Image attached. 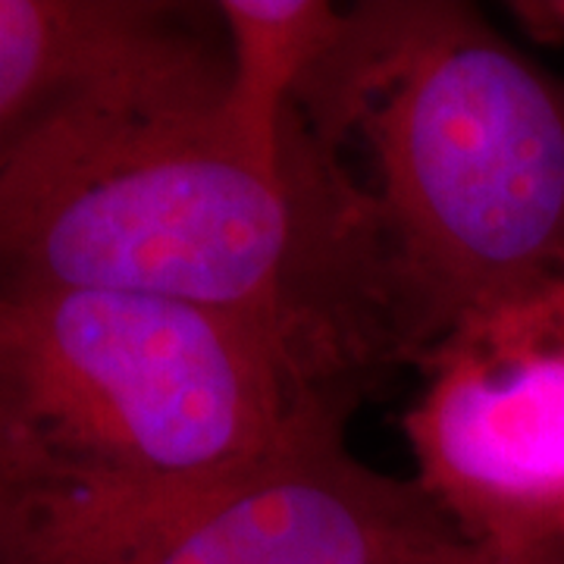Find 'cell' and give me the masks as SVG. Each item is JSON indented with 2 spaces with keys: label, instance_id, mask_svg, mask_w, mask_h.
Listing matches in <instances>:
<instances>
[{
  "label": "cell",
  "instance_id": "obj_1",
  "mask_svg": "<svg viewBox=\"0 0 564 564\" xmlns=\"http://www.w3.org/2000/svg\"><path fill=\"white\" fill-rule=\"evenodd\" d=\"M226 44L110 82L0 161V285L132 292L248 323L329 389L399 361L370 204L311 132L282 170L217 122Z\"/></svg>",
  "mask_w": 564,
  "mask_h": 564
},
{
  "label": "cell",
  "instance_id": "obj_2",
  "mask_svg": "<svg viewBox=\"0 0 564 564\" xmlns=\"http://www.w3.org/2000/svg\"><path fill=\"white\" fill-rule=\"evenodd\" d=\"M326 151L361 132L386 307L417 364L458 314L564 261V82L467 3H361L299 95ZM295 104V107H299Z\"/></svg>",
  "mask_w": 564,
  "mask_h": 564
},
{
  "label": "cell",
  "instance_id": "obj_3",
  "mask_svg": "<svg viewBox=\"0 0 564 564\" xmlns=\"http://www.w3.org/2000/svg\"><path fill=\"white\" fill-rule=\"evenodd\" d=\"M348 395L192 304L0 285V508L151 502L236 480Z\"/></svg>",
  "mask_w": 564,
  "mask_h": 564
},
{
  "label": "cell",
  "instance_id": "obj_4",
  "mask_svg": "<svg viewBox=\"0 0 564 564\" xmlns=\"http://www.w3.org/2000/svg\"><path fill=\"white\" fill-rule=\"evenodd\" d=\"M462 543L329 421L236 480L151 502L0 508V564H423Z\"/></svg>",
  "mask_w": 564,
  "mask_h": 564
},
{
  "label": "cell",
  "instance_id": "obj_5",
  "mask_svg": "<svg viewBox=\"0 0 564 564\" xmlns=\"http://www.w3.org/2000/svg\"><path fill=\"white\" fill-rule=\"evenodd\" d=\"M414 484L452 530L564 552V261L496 289L417 358Z\"/></svg>",
  "mask_w": 564,
  "mask_h": 564
},
{
  "label": "cell",
  "instance_id": "obj_6",
  "mask_svg": "<svg viewBox=\"0 0 564 564\" xmlns=\"http://www.w3.org/2000/svg\"><path fill=\"white\" fill-rule=\"evenodd\" d=\"M210 17L151 0H0V161L85 95L220 44Z\"/></svg>",
  "mask_w": 564,
  "mask_h": 564
},
{
  "label": "cell",
  "instance_id": "obj_7",
  "mask_svg": "<svg viewBox=\"0 0 564 564\" xmlns=\"http://www.w3.org/2000/svg\"><path fill=\"white\" fill-rule=\"evenodd\" d=\"M226 85L217 122L251 161L282 170L292 158L299 95L348 29L326 0H220Z\"/></svg>",
  "mask_w": 564,
  "mask_h": 564
},
{
  "label": "cell",
  "instance_id": "obj_8",
  "mask_svg": "<svg viewBox=\"0 0 564 564\" xmlns=\"http://www.w3.org/2000/svg\"><path fill=\"white\" fill-rule=\"evenodd\" d=\"M533 555H540V552H502V549H492V545H477L462 540L458 545H452L448 552L423 564H530Z\"/></svg>",
  "mask_w": 564,
  "mask_h": 564
},
{
  "label": "cell",
  "instance_id": "obj_9",
  "mask_svg": "<svg viewBox=\"0 0 564 564\" xmlns=\"http://www.w3.org/2000/svg\"><path fill=\"white\" fill-rule=\"evenodd\" d=\"M511 10L533 32L564 41V0H524V3H511Z\"/></svg>",
  "mask_w": 564,
  "mask_h": 564
},
{
  "label": "cell",
  "instance_id": "obj_10",
  "mask_svg": "<svg viewBox=\"0 0 564 564\" xmlns=\"http://www.w3.org/2000/svg\"><path fill=\"white\" fill-rule=\"evenodd\" d=\"M530 564H564V552H540L530 558Z\"/></svg>",
  "mask_w": 564,
  "mask_h": 564
}]
</instances>
